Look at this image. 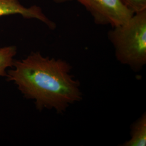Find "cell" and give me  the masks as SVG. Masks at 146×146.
Here are the masks:
<instances>
[{
    "label": "cell",
    "mask_w": 146,
    "mask_h": 146,
    "mask_svg": "<svg viewBox=\"0 0 146 146\" xmlns=\"http://www.w3.org/2000/svg\"><path fill=\"white\" fill-rule=\"evenodd\" d=\"M10 15H20L25 19H35L52 30L56 27V23L46 16L39 6L26 7L21 4L20 0H0V17Z\"/></svg>",
    "instance_id": "4"
},
{
    "label": "cell",
    "mask_w": 146,
    "mask_h": 146,
    "mask_svg": "<svg viewBox=\"0 0 146 146\" xmlns=\"http://www.w3.org/2000/svg\"><path fill=\"white\" fill-rule=\"evenodd\" d=\"M13 67L6 77L26 99L34 101L37 110H54L63 114L70 105L83 99L81 83L66 60L32 52L22 60H14Z\"/></svg>",
    "instance_id": "1"
},
{
    "label": "cell",
    "mask_w": 146,
    "mask_h": 146,
    "mask_svg": "<svg viewBox=\"0 0 146 146\" xmlns=\"http://www.w3.org/2000/svg\"><path fill=\"white\" fill-rule=\"evenodd\" d=\"M108 38L117 60L135 72L146 64V9L136 12L119 26L112 27Z\"/></svg>",
    "instance_id": "2"
},
{
    "label": "cell",
    "mask_w": 146,
    "mask_h": 146,
    "mask_svg": "<svg viewBox=\"0 0 146 146\" xmlns=\"http://www.w3.org/2000/svg\"><path fill=\"white\" fill-rule=\"evenodd\" d=\"M122 1L134 13L146 9V0H122Z\"/></svg>",
    "instance_id": "7"
},
{
    "label": "cell",
    "mask_w": 146,
    "mask_h": 146,
    "mask_svg": "<svg viewBox=\"0 0 146 146\" xmlns=\"http://www.w3.org/2000/svg\"><path fill=\"white\" fill-rule=\"evenodd\" d=\"M16 52L17 48L13 46L0 48V76H7V69L13 66Z\"/></svg>",
    "instance_id": "6"
},
{
    "label": "cell",
    "mask_w": 146,
    "mask_h": 146,
    "mask_svg": "<svg viewBox=\"0 0 146 146\" xmlns=\"http://www.w3.org/2000/svg\"><path fill=\"white\" fill-rule=\"evenodd\" d=\"M99 25L117 26L129 20L134 13L122 0H76Z\"/></svg>",
    "instance_id": "3"
},
{
    "label": "cell",
    "mask_w": 146,
    "mask_h": 146,
    "mask_svg": "<svg viewBox=\"0 0 146 146\" xmlns=\"http://www.w3.org/2000/svg\"><path fill=\"white\" fill-rule=\"evenodd\" d=\"M53 2L56 3H64L66 2H68L69 1H71L72 0H52Z\"/></svg>",
    "instance_id": "8"
},
{
    "label": "cell",
    "mask_w": 146,
    "mask_h": 146,
    "mask_svg": "<svg viewBox=\"0 0 146 146\" xmlns=\"http://www.w3.org/2000/svg\"><path fill=\"white\" fill-rule=\"evenodd\" d=\"M123 146H146V114L143 113L131 127V139Z\"/></svg>",
    "instance_id": "5"
}]
</instances>
